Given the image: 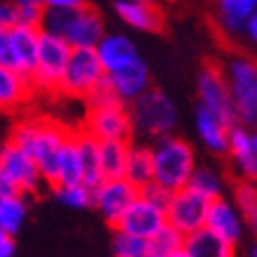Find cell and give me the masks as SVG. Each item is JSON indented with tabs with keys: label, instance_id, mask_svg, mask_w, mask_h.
Returning a JSON list of instances; mask_svg holds the SVG:
<instances>
[{
	"label": "cell",
	"instance_id": "6da1fadb",
	"mask_svg": "<svg viewBox=\"0 0 257 257\" xmlns=\"http://www.w3.org/2000/svg\"><path fill=\"white\" fill-rule=\"evenodd\" d=\"M69 137L71 133H66L62 125L52 123V120H43V118L22 120L10 133V142H15L17 147H22L38 163L40 172H43V179L50 187L57 184L59 158H62V151L66 147Z\"/></svg>",
	"mask_w": 257,
	"mask_h": 257
},
{
	"label": "cell",
	"instance_id": "7a4b0ae2",
	"mask_svg": "<svg viewBox=\"0 0 257 257\" xmlns=\"http://www.w3.org/2000/svg\"><path fill=\"white\" fill-rule=\"evenodd\" d=\"M151 147H154V168H156L154 182L158 187H163L170 194L189 187V182L198 168L194 147L177 135L161 137Z\"/></svg>",
	"mask_w": 257,
	"mask_h": 257
},
{
	"label": "cell",
	"instance_id": "3957f363",
	"mask_svg": "<svg viewBox=\"0 0 257 257\" xmlns=\"http://www.w3.org/2000/svg\"><path fill=\"white\" fill-rule=\"evenodd\" d=\"M135 135L140 140L154 142L168 135H175L177 127V106L163 90H149L130 104Z\"/></svg>",
	"mask_w": 257,
	"mask_h": 257
},
{
	"label": "cell",
	"instance_id": "277c9868",
	"mask_svg": "<svg viewBox=\"0 0 257 257\" xmlns=\"http://www.w3.org/2000/svg\"><path fill=\"white\" fill-rule=\"evenodd\" d=\"M224 76L231 90L238 125L257 127V62L245 55L226 57Z\"/></svg>",
	"mask_w": 257,
	"mask_h": 257
},
{
	"label": "cell",
	"instance_id": "5b68a950",
	"mask_svg": "<svg viewBox=\"0 0 257 257\" xmlns=\"http://www.w3.org/2000/svg\"><path fill=\"white\" fill-rule=\"evenodd\" d=\"M45 184L38 163L15 142H5L0 149V196H29Z\"/></svg>",
	"mask_w": 257,
	"mask_h": 257
},
{
	"label": "cell",
	"instance_id": "8992f818",
	"mask_svg": "<svg viewBox=\"0 0 257 257\" xmlns=\"http://www.w3.org/2000/svg\"><path fill=\"white\" fill-rule=\"evenodd\" d=\"M73 47L59 36L40 31V45L38 57H36V69H33L31 83L33 90H43V92H59L64 80V73L69 69Z\"/></svg>",
	"mask_w": 257,
	"mask_h": 257
},
{
	"label": "cell",
	"instance_id": "52a82bcc",
	"mask_svg": "<svg viewBox=\"0 0 257 257\" xmlns=\"http://www.w3.org/2000/svg\"><path fill=\"white\" fill-rule=\"evenodd\" d=\"M40 45V29L12 26L0 29V69H10L31 80Z\"/></svg>",
	"mask_w": 257,
	"mask_h": 257
},
{
	"label": "cell",
	"instance_id": "ba28073f",
	"mask_svg": "<svg viewBox=\"0 0 257 257\" xmlns=\"http://www.w3.org/2000/svg\"><path fill=\"white\" fill-rule=\"evenodd\" d=\"M106 76H109V73L104 69L101 59L97 57V50L78 47V50H73V55H71L69 69L64 73L59 92L87 101L106 83Z\"/></svg>",
	"mask_w": 257,
	"mask_h": 257
},
{
	"label": "cell",
	"instance_id": "9c48e42d",
	"mask_svg": "<svg viewBox=\"0 0 257 257\" xmlns=\"http://www.w3.org/2000/svg\"><path fill=\"white\" fill-rule=\"evenodd\" d=\"M83 130L99 142H133L135 127L130 106L123 101L106 106H87Z\"/></svg>",
	"mask_w": 257,
	"mask_h": 257
},
{
	"label": "cell",
	"instance_id": "30bf717a",
	"mask_svg": "<svg viewBox=\"0 0 257 257\" xmlns=\"http://www.w3.org/2000/svg\"><path fill=\"white\" fill-rule=\"evenodd\" d=\"M208 208H210V201H208L205 196H201L191 187L179 189V191L170 194V201L165 205L168 224L175 226V229L182 231L184 236H191V234H196V231L205 229Z\"/></svg>",
	"mask_w": 257,
	"mask_h": 257
},
{
	"label": "cell",
	"instance_id": "8fae6325",
	"mask_svg": "<svg viewBox=\"0 0 257 257\" xmlns=\"http://www.w3.org/2000/svg\"><path fill=\"white\" fill-rule=\"evenodd\" d=\"M196 94H198V104L201 106H205L212 113H217L219 118H224L226 123L238 125L234 99H231V90H229V83H226L224 69L203 66L198 78H196Z\"/></svg>",
	"mask_w": 257,
	"mask_h": 257
},
{
	"label": "cell",
	"instance_id": "7c38bea8",
	"mask_svg": "<svg viewBox=\"0 0 257 257\" xmlns=\"http://www.w3.org/2000/svg\"><path fill=\"white\" fill-rule=\"evenodd\" d=\"M140 189L130 184L127 179H104L94 187V210L101 215V219L116 229L130 205L137 201Z\"/></svg>",
	"mask_w": 257,
	"mask_h": 257
},
{
	"label": "cell",
	"instance_id": "4fadbf2b",
	"mask_svg": "<svg viewBox=\"0 0 257 257\" xmlns=\"http://www.w3.org/2000/svg\"><path fill=\"white\" fill-rule=\"evenodd\" d=\"M165 224H168L165 205L163 203H158V201H151L149 196H144L140 191L137 201L130 205V210L123 215V219H120V224H118L116 229L151 241Z\"/></svg>",
	"mask_w": 257,
	"mask_h": 257
},
{
	"label": "cell",
	"instance_id": "5bb4252c",
	"mask_svg": "<svg viewBox=\"0 0 257 257\" xmlns=\"http://www.w3.org/2000/svg\"><path fill=\"white\" fill-rule=\"evenodd\" d=\"M104 36H106L104 19H101V15L94 8L83 5L80 10H69V12H66L62 38L66 40L73 50H78V47H90V50H94Z\"/></svg>",
	"mask_w": 257,
	"mask_h": 257
},
{
	"label": "cell",
	"instance_id": "9a60e30c",
	"mask_svg": "<svg viewBox=\"0 0 257 257\" xmlns=\"http://www.w3.org/2000/svg\"><path fill=\"white\" fill-rule=\"evenodd\" d=\"M205 229L215 234L222 241L231 243V245H238L243 241V236L248 231V226L243 222L241 210L236 208L234 198H217V201H210V208H208V219H205Z\"/></svg>",
	"mask_w": 257,
	"mask_h": 257
},
{
	"label": "cell",
	"instance_id": "2e32d148",
	"mask_svg": "<svg viewBox=\"0 0 257 257\" xmlns=\"http://www.w3.org/2000/svg\"><path fill=\"white\" fill-rule=\"evenodd\" d=\"M226 158L238 179L257 182V127L234 125Z\"/></svg>",
	"mask_w": 257,
	"mask_h": 257
},
{
	"label": "cell",
	"instance_id": "e0dca14e",
	"mask_svg": "<svg viewBox=\"0 0 257 257\" xmlns=\"http://www.w3.org/2000/svg\"><path fill=\"white\" fill-rule=\"evenodd\" d=\"M194 127L201 144L215 156H226L229 154V142H231V130L234 125L226 123L224 118L208 111L205 106L196 104L194 109Z\"/></svg>",
	"mask_w": 257,
	"mask_h": 257
},
{
	"label": "cell",
	"instance_id": "ac0fdd59",
	"mask_svg": "<svg viewBox=\"0 0 257 257\" xmlns=\"http://www.w3.org/2000/svg\"><path fill=\"white\" fill-rule=\"evenodd\" d=\"M106 85L116 92V97L123 101V104L130 106L135 99H140L142 94L151 90V76H149L147 64L140 59V62L130 64L127 69L109 73V76H106Z\"/></svg>",
	"mask_w": 257,
	"mask_h": 257
},
{
	"label": "cell",
	"instance_id": "d6986e66",
	"mask_svg": "<svg viewBox=\"0 0 257 257\" xmlns=\"http://www.w3.org/2000/svg\"><path fill=\"white\" fill-rule=\"evenodd\" d=\"M94 50H97V57L101 59L106 73H116L120 69H127L130 64L142 59L140 52H137V45L125 33H106Z\"/></svg>",
	"mask_w": 257,
	"mask_h": 257
},
{
	"label": "cell",
	"instance_id": "ffe728a7",
	"mask_svg": "<svg viewBox=\"0 0 257 257\" xmlns=\"http://www.w3.org/2000/svg\"><path fill=\"white\" fill-rule=\"evenodd\" d=\"M113 12L125 26H130L135 31L151 33L163 26L161 10L154 5V0H116Z\"/></svg>",
	"mask_w": 257,
	"mask_h": 257
},
{
	"label": "cell",
	"instance_id": "44dd1931",
	"mask_svg": "<svg viewBox=\"0 0 257 257\" xmlns=\"http://www.w3.org/2000/svg\"><path fill=\"white\" fill-rule=\"evenodd\" d=\"M215 5V22H217L219 31L236 38L243 36V29L257 10V0H212Z\"/></svg>",
	"mask_w": 257,
	"mask_h": 257
},
{
	"label": "cell",
	"instance_id": "7402d4cb",
	"mask_svg": "<svg viewBox=\"0 0 257 257\" xmlns=\"http://www.w3.org/2000/svg\"><path fill=\"white\" fill-rule=\"evenodd\" d=\"M154 147L147 142H133L130 147V156H127V168H125V179L140 189H147L154 184Z\"/></svg>",
	"mask_w": 257,
	"mask_h": 257
},
{
	"label": "cell",
	"instance_id": "603a6c76",
	"mask_svg": "<svg viewBox=\"0 0 257 257\" xmlns=\"http://www.w3.org/2000/svg\"><path fill=\"white\" fill-rule=\"evenodd\" d=\"M184 250L191 257H236V245L217 238L208 229H201V231L187 236Z\"/></svg>",
	"mask_w": 257,
	"mask_h": 257
},
{
	"label": "cell",
	"instance_id": "cb8c5ba5",
	"mask_svg": "<svg viewBox=\"0 0 257 257\" xmlns=\"http://www.w3.org/2000/svg\"><path fill=\"white\" fill-rule=\"evenodd\" d=\"M76 142H78L80 161H83V175H85L87 187H97L104 182V172H101V156H99V140H94L92 135H87L85 130L76 133Z\"/></svg>",
	"mask_w": 257,
	"mask_h": 257
},
{
	"label": "cell",
	"instance_id": "d4e9b609",
	"mask_svg": "<svg viewBox=\"0 0 257 257\" xmlns=\"http://www.w3.org/2000/svg\"><path fill=\"white\" fill-rule=\"evenodd\" d=\"M133 142H99L104 179H123Z\"/></svg>",
	"mask_w": 257,
	"mask_h": 257
},
{
	"label": "cell",
	"instance_id": "484cf974",
	"mask_svg": "<svg viewBox=\"0 0 257 257\" xmlns=\"http://www.w3.org/2000/svg\"><path fill=\"white\" fill-rule=\"evenodd\" d=\"M26 215H29L26 196H0V234L17 236L26 222Z\"/></svg>",
	"mask_w": 257,
	"mask_h": 257
},
{
	"label": "cell",
	"instance_id": "4316f807",
	"mask_svg": "<svg viewBox=\"0 0 257 257\" xmlns=\"http://www.w3.org/2000/svg\"><path fill=\"white\" fill-rule=\"evenodd\" d=\"M31 87L33 83L29 78H24V76L10 69H0V106L5 111L17 109L29 97Z\"/></svg>",
	"mask_w": 257,
	"mask_h": 257
},
{
	"label": "cell",
	"instance_id": "83f0119b",
	"mask_svg": "<svg viewBox=\"0 0 257 257\" xmlns=\"http://www.w3.org/2000/svg\"><path fill=\"white\" fill-rule=\"evenodd\" d=\"M85 184V175H83V161H80L78 142H76V133H71L69 142L62 151L59 158V172H57V184Z\"/></svg>",
	"mask_w": 257,
	"mask_h": 257
},
{
	"label": "cell",
	"instance_id": "f1b7e54d",
	"mask_svg": "<svg viewBox=\"0 0 257 257\" xmlns=\"http://www.w3.org/2000/svg\"><path fill=\"white\" fill-rule=\"evenodd\" d=\"M189 187L194 191H198L201 196H205L208 201H217V198L224 196L226 182H224V175L215 165H198L191 182H189Z\"/></svg>",
	"mask_w": 257,
	"mask_h": 257
},
{
	"label": "cell",
	"instance_id": "f546056e",
	"mask_svg": "<svg viewBox=\"0 0 257 257\" xmlns=\"http://www.w3.org/2000/svg\"><path fill=\"white\" fill-rule=\"evenodd\" d=\"M234 203L241 210L248 231H252L257 236V182L238 179L234 184Z\"/></svg>",
	"mask_w": 257,
	"mask_h": 257
},
{
	"label": "cell",
	"instance_id": "4dcf8cb0",
	"mask_svg": "<svg viewBox=\"0 0 257 257\" xmlns=\"http://www.w3.org/2000/svg\"><path fill=\"white\" fill-rule=\"evenodd\" d=\"M52 191L57 201L71 210L94 208V189L87 184H59V187H52Z\"/></svg>",
	"mask_w": 257,
	"mask_h": 257
},
{
	"label": "cell",
	"instance_id": "1f68e13d",
	"mask_svg": "<svg viewBox=\"0 0 257 257\" xmlns=\"http://www.w3.org/2000/svg\"><path fill=\"white\" fill-rule=\"evenodd\" d=\"M184 243H187V236L177 231L175 226L165 224L161 231H158L151 241H149V252L158 257H170L179 250H184Z\"/></svg>",
	"mask_w": 257,
	"mask_h": 257
},
{
	"label": "cell",
	"instance_id": "d6a6232c",
	"mask_svg": "<svg viewBox=\"0 0 257 257\" xmlns=\"http://www.w3.org/2000/svg\"><path fill=\"white\" fill-rule=\"evenodd\" d=\"M149 255V241L133 236L127 231L113 229L111 236V257H147Z\"/></svg>",
	"mask_w": 257,
	"mask_h": 257
},
{
	"label": "cell",
	"instance_id": "836d02e7",
	"mask_svg": "<svg viewBox=\"0 0 257 257\" xmlns=\"http://www.w3.org/2000/svg\"><path fill=\"white\" fill-rule=\"evenodd\" d=\"M17 24H19L17 5L15 3H3V5H0V29H12Z\"/></svg>",
	"mask_w": 257,
	"mask_h": 257
},
{
	"label": "cell",
	"instance_id": "e575fe53",
	"mask_svg": "<svg viewBox=\"0 0 257 257\" xmlns=\"http://www.w3.org/2000/svg\"><path fill=\"white\" fill-rule=\"evenodd\" d=\"M45 10H80L85 0H43Z\"/></svg>",
	"mask_w": 257,
	"mask_h": 257
},
{
	"label": "cell",
	"instance_id": "d590c367",
	"mask_svg": "<svg viewBox=\"0 0 257 257\" xmlns=\"http://www.w3.org/2000/svg\"><path fill=\"white\" fill-rule=\"evenodd\" d=\"M243 38H245V43H248V45H255L257 47V10H255V15L248 19L245 29H243Z\"/></svg>",
	"mask_w": 257,
	"mask_h": 257
},
{
	"label": "cell",
	"instance_id": "8d00e7d4",
	"mask_svg": "<svg viewBox=\"0 0 257 257\" xmlns=\"http://www.w3.org/2000/svg\"><path fill=\"white\" fill-rule=\"evenodd\" d=\"M15 250H17L15 236L0 234V257H15Z\"/></svg>",
	"mask_w": 257,
	"mask_h": 257
},
{
	"label": "cell",
	"instance_id": "74e56055",
	"mask_svg": "<svg viewBox=\"0 0 257 257\" xmlns=\"http://www.w3.org/2000/svg\"><path fill=\"white\" fill-rule=\"evenodd\" d=\"M12 3L19 5V8H45L43 0H12Z\"/></svg>",
	"mask_w": 257,
	"mask_h": 257
},
{
	"label": "cell",
	"instance_id": "f35d334b",
	"mask_svg": "<svg viewBox=\"0 0 257 257\" xmlns=\"http://www.w3.org/2000/svg\"><path fill=\"white\" fill-rule=\"evenodd\" d=\"M248 257H257V243H252L248 250Z\"/></svg>",
	"mask_w": 257,
	"mask_h": 257
},
{
	"label": "cell",
	"instance_id": "ab89813d",
	"mask_svg": "<svg viewBox=\"0 0 257 257\" xmlns=\"http://www.w3.org/2000/svg\"><path fill=\"white\" fill-rule=\"evenodd\" d=\"M170 257H191V255H189L187 250H179V252H175V255H170Z\"/></svg>",
	"mask_w": 257,
	"mask_h": 257
},
{
	"label": "cell",
	"instance_id": "60d3db41",
	"mask_svg": "<svg viewBox=\"0 0 257 257\" xmlns=\"http://www.w3.org/2000/svg\"><path fill=\"white\" fill-rule=\"evenodd\" d=\"M147 257H158V255H151V252H149V255H147Z\"/></svg>",
	"mask_w": 257,
	"mask_h": 257
}]
</instances>
